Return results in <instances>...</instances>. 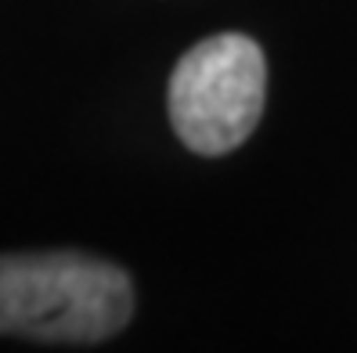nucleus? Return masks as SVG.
Returning a JSON list of instances; mask_svg holds the SVG:
<instances>
[{
  "label": "nucleus",
  "mask_w": 357,
  "mask_h": 353,
  "mask_svg": "<svg viewBox=\"0 0 357 353\" xmlns=\"http://www.w3.org/2000/svg\"><path fill=\"white\" fill-rule=\"evenodd\" d=\"M267 97V61L257 40L220 33L188 51L170 79V119L199 155H224L257 130Z\"/></svg>",
  "instance_id": "f03ea898"
},
{
  "label": "nucleus",
  "mask_w": 357,
  "mask_h": 353,
  "mask_svg": "<svg viewBox=\"0 0 357 353\" xmlns=\"http://www.w3.org/2000/svg\"><path fill=\"white\" fill-rule=\"evenodd\" d=\"M134 292L119 267L79 253L0 256V336L101 343L130 321Z\"/></svg>",
  "instance_id": "f257e3e1"
}]
</instances>
